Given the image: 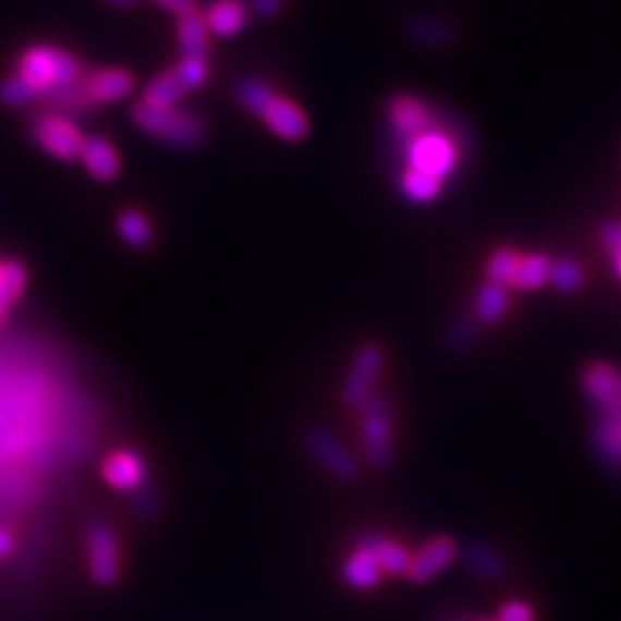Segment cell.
<instances>
[{
	"label": "cell",
	"mask_w": 621,
	"mask_h": 621,
	"mask_svg": "<svg viewBox=\"0 0 621 621\" xmlns=\"http://www.w3.org/2000/svg\"><path fill=\"white\" fill-rule=\"evenodd\" d=\"M600 240H604V244L610 248V252H619L621 248V221H612V223H606L604 228H600Z\"/></svg>",
	"instance_id": "836d02e7"
},
{
	"label": "cell",
	"mask_w": 621,
	"mask_h": 621,
	"mask_svg": "<svg viewBox=\"0 0 621 621\" xmlns=\"http://www.w3.org/2000/svg\"><path fill=\"white\" fill-rule=\"evenodd\" d=\"M31 136L41 150L60 161L78 159L83 141H86V136L78 130V124L58 111L37 115L31 124Z\"/></svg>",
	"instance_id": "5b68a950"
},
{
	"label": "cell",
	"mask_w": 621,
	"mask_h": 621,
	"mask_svg": "<svg viewBox=\"0 0 621 621\" xmlns=\"http://www.w3.org/2000/svg\"><path fill=\"white\" fill-rule=\"evenodd\" d=\"M612 258H614V269H617V275L621 277V248H619V252H614V254H612Z\"/></svg>",
	"instance_id": "ab89813d"
},
{
	"label": "cell",
	"mask_w": 621,
	"mask_h": 621,
	"mask_svg": "<svg viewBox=\"0 0 621 621\" xmlns=\"http://www.w3.org/2000/svg\"><path fill=\"white\" fill-rule=\"evenodd\" d=\"M360 438L370 467L385 470L391 463V410L382 397H370L362 405Z\"/></svg>",
	"instance_id": "8992f818"
},
{
	"label": "cell",
	"mask_w": 621,
	"mask_h": 621,
	"mask_svg": "<svg viewBox=\"0 0 621 621\" xmlns=\"http://www.w3.org/2000/svg\"><path fill=\"white\" fill-rule=\"evenodd\" d=\"M412 33L419 41H424V45H445L447 35H449V31L442 24H438V21H433V19L414 21Z\"/></svg>",
	"instance_id": "1f68e13d"
},
{
	"label": "cell",
	"mask_w": 621,
	"mask_h": 621,
	"mask_svg": "<svg viewBox=\"0 0 621 621\" xmlns=\"http://www.w3.org/2000/svg\"><path fill=\"white\" fill-rule=\"evenodd\" d=\"M387 120L391 124L393 136H397L401 143L428 130L435 122L428 104H424L419 97H414V95L391 97L387 104Z\"/></svg>",
	"instance_id": "7c38bea8"
},
{
	"label": "cell",
	"mask_w": 621,
	"mask_h": 621,
	"mask_svg": "<svg viewBox=\"0 0 621 621\" xmlns=\"http://www.w3.org/2000/svg\"><path fill=\"white\" fill-rule=\"evenodd\" d=\"M186 95H190V90H186L180 74L175 72V68H169L159 72L148 86H145L141 101L153 104V107H178L180 99Z\"/></svg>",
	"instance_id": "ffe728a7"
},
{
	"label": "cell",
	"mask_w": 621,
	"mask_h": 621,
	"mask_svg": "<svg viewBox=\"0 0 621 621\" xmlns=\"http://www.w3.org/2000/svg\"><path fill=\"white\" fill-rule=\"evenodd\" d=\"M178 45L182 58H207L210 53V31L205 26L203 12L196 8L178 16Z\"/></svg>",
	"instance_id": "e0dca14e"
},
{
	"label": "cell",
	"mask_w": 621,
	"mask_h": 621,
	"mask_svg": "<svg viewBox=\"0 0 621 621\" xmlns=\"http://www.w3.org/2000/svg\"><path fill=\"white\" fill-rule=\"evenodd\" d=\"M132 120L143 134L178 150H194L207 136L203 118L180 107H153V104L136 101Z\"/></svg>",
	"instance_id": "3957f363"
},
{
	"label": "cell",
	"mask_w": 621,
	"mask_h": 621,
	"mask_svg": "<svg viewBox=\"0 0 621 621\" xmlns=\"http://www.w3.org/2000/svg\"><path fill=\"white\" fill-rule=\"evenodd\" d=\"M118 235L134 248L153 244V226L138 210H124L118 217Z\"/></svg>",
	"instance_id": "d4e9b609"
},
{
	"label": "cell",
	"mask_w": 621,
	"mask_h": 621,
	"mask_svg": "<svg viewBox=\"0 0 621 621\" xmlns=\"http://www.w3.org/2000/svg\"><path fill=\"white\" fill-rule=\"evenodd\" d=\"M360 546H364L366 550H370V555L378 559V564L382 569V573L389 575H405L407 564H410V552L397 544V541H389L385 536H376V534H368L364 536Z\"/></svg>",
	"instance_id": "44dd1931"
},
{
	"label": "cell",
	"mask_w": 621,
	"mask_h": 621,
	"mask_svg": "<svg viewBox=\"0 0 621 621\" xmlns=\"http://www.w3.org/2000/svg\"><path fill=\"white\" fill-rule=\"evenodd\" d=\"M78 159L97 182H111L120 173V155L104 136H86Z\"/></svg>",
	"instance_id": "9a60e30c"
},
{
	"label": "cell",
	"mask_w": 621,
	"mask_h": 621,
	"mask_svg": "<svg viewBox=\"0 0 621 621\" xmlns=\"http://www.w3.org/2000/svg\"><path fill=\"white\" fill-rule=\"evenodd\" d=\"M467 567L484 580H500L504 575V562L490 548L482 544H470L465 548Z\"/></svg>",
	"instance_id": "484cf974"
},
{
	"label": "cell",
	"mask_w": 621,
	"mask_h": 621,
	"mask_svg": "<svg viewBox=\"0 0 621 621\" xmlns=\"http://www.w3.org/2000/svg\"><path fill=\"white\" fill-rule=\"evenodd\" d=\"M497 621H534V612L523 600H509L497 614Z\"/></svg>",
	"instance_id": "d6a6232c"
},
{
	"label": "cell",
	"mask_w": 621,
	"mask_h": 621,
	"mask_svg": "<svg viewBox=\"0 0 621 621\" xmlns=\"http://www.w3.org/2000/svg\"><path fill=\"white\" fill-rule=\"evenodd\" d=\"M173 68L190 93L203 88L207 76H210V62H207V58H182L180 56V60Z\"/></svg>",
	"instance_id": "f1b7e54d"
},
{
	"label": "cell",
	"mask_w": 621,
	"mask_h": 621,
	"mask_svg": "<svg viewBox=\"0 0 621 621\" xmlns=\"http://www.w3.org/2000/svg\"><path fill=\"white\" fill-rule=\"evenodd\" d=\"M252 3V10L263 16V19H269V16H275L281 12V5H283V0H248Z\"/></svg>",
	"instance_id": "d590c367"
},
{
	"label": "cell",
	"mask_w": 621,
	"mask_h": 621,
	"mask_svg": "<svg viewBox=\"0 0 621 621\" xmlns=\"http://www.w3.org/2000/svg\"><path fill=\"white\" fill-rule=\"evenodd\" d=\"M385 355L378 345L364 343L348 370V378L341 389V399L348 407H362L373 397V385H376L380 370H382Z\"/></svg>",
	"instance_id": "52a82bcc"
},
{
	"label": "cell",
	"mask_w": 621,
	"mask_h": 621,
	"mask_svg": "<svg viewBox=\"0 0 621 621\" xmlns=\"http://www.w3.org/2000/svg\"><path fill=\"white\" fill-rule=\"evenodd\" d=\"M238 101L260 118L265 127L281 141L297 143L308 134V115L300 104L275 93L258 78H244L238 83Z\"/></svg>",
	"instance_id": "7a4b0ae2"
},
{
	"label": "cell",
	"mask_w": 621,
	"mask_h": 621,
	"mask_svg": "<svg viewBox=\"0 0 621 621\" xmlns=\"http://www.w3.org/2000/svg\"><path fill=\"white\" fill-rule=\"evenodd\" d=\"M583 387L587 397L598 405L600 412L621 407V370L606 364L594 362L583 370Z\"/></svg>",
	"instance_id": "4fadbf2b"
},
{
	"label": "cell",
	"mask_w": 621,
	"mask_h": 621,
	"mask_svg": "<svg viewBox=\"0 0 621 621\" xmlns=\"http://www.w3.org/2000/svg\"><path fill=\"white\" fill-rule=\"evenodd\" d=\"M88 569L97 585H115L120 577V550L113 529L104 523L90 525L86 534Z\"/></svg>",
	"instance_id": "ba28073f"
},
{
	"label": "cell",
	"mask_w": 621,
	"mask_h": 621,
	"mask_svg": "<svg viewBox=\"0 0 621 621\" xmlns=\"http://www.w3.org/2000/svg\"><path fill=\"white\" fill-rule=\"evenodd\" d=\"M343 580H345V585L352 587V589H373V587H378L380 585V580H382V569L378 564V559L370 555V550H366L364 546L357 544V548L352 550L348 557H345V562H343Z\"/></svg>",
	"instance_id": "ac0fdd59"
},
{
	"label": "cell",
	"mask_w": 621,
	"mask_h": 621,
	"mask_svg": "<svg viewBox=\"0 0 621 621\" xmlns=\"http://www.w3.org/2000/svg\"><path fill=\"white\" fill-rule=\"evenodd\" d=\"M518 260H521V254L515 252V248L511 246H500L497 252L488 258V265H486V279L488 283H495V285H511L513 281V275H515V267H518Z\"/></svg>",
	"instance_id": "4316f807"
},
{
	"label": "cell",
	"mask_w": 621,
	"mask_h": 621,
	"mask_svg": "<svg viewBox=\"0 0 621 621\" xmlns=\"http://www.w3.org/2000/svg\"><path fill=\"white\" fill-rule=\"evenodd\" d=\"M550 269H552V260L544 254H521V260H518L515 275L511 285L518 290H536L550 281Z\"/></svg>",
	"instance_id": "7402d4cb"
},
{
	"label": "cell",
	"mask_w": 621,
	"mask_h": 621,
	"mask_svg": "<svg viewBox=\"0 0 621 621\" xmlns=\"http://www.w3.org/2000/svg\"><path fill=\"white\" fill-rule=\"evenodd\" d=\"M26 288V267L19 260L3 263V297L8 304H14Z\"/></svg>",
	"instance_id": "4dcf8cb0"
},
{
	"label": "cell",
	"mask_w": 621,
	"mask_h": 621,
	"mask_svg": "<svg viewBox=\"0 0 621 621\" xmlns=\"http://www.w3.org/2000/svg\"><path fill=\"white\" fill-rule=\"evenodd\" d=\"M14 74L26 83L35 99H51L83 78L86 70L72 51L53 45H31L16 56Z\"/></svg>",
	"instance_id": "6da1fadb"
},
{
	"label": "cell",
	"mask_w": 621,
	"mask_h": 621,
	"mask_svg": "<svg viewBox=\"0 0 621 621\" xmlns=\"http://www.w3.org/2000/svg\"><path fill=\"white\" fill-rule=\"evenodd\" d=\"M401 145L407 169L438 180L449 178L461 159L459 141H455L453 134H449L447 130L438 127L435 122L428 130L407 138Z\"/></svg>",
	"instance_id": "277c9868"
},
{
	"label": "cell",
	"mask_w": 621,
	"mask_h": 621,
	"mask_svg": "<svg viewBox=\"0 0 621 621\" xmlns=\"http://www.w3.org/2000/svg\"><path fill=\"white\" fill-rule=\"evenodd\" d=\"M304 445L308 453L322 465L327 474L334 476L341 482H352L357 476V463L348 449L337 440L325 428H310L304 438Z\"/></svg>",
	"instance_id": "9c48e42d"
},
{
	"label": "cell",
	"mask_w": 621,
	"mask_h": 621,
	"mask_svg": "<svg viewBox=\"0 0 621 621\" xmlns=\"http://www.w3.org/2000/svg\"><path fill=\"white\" fill-rule=\"evenodd\" d=\"M153 3H157L161 10L171 12L175 16H180L184 12H192V10L198 8V0H153Z\"/></svg>",
	"instance_id": "e575fe53"
},
{
	"label": "cell",
	"mask_w": 621,
	"mask_h": 621,
	"mask_svg": "<svg viewBox=\"0 0 621 621\" xmlns=\"http://www.w3.org/2000/svg\"><path fill=\"white\" fill-rule=\"evenodd\" d=\"M134 88H136V78L124 68H99L83 74V93H86L90 107L127 99L134 93Z\"/></svg>",
	"instance_id": "8fae6325"
},
{
	"label": "cell",
	"mask_w": 621,
	"mask_h": 621,
	"mask_svg": "<svg viewBox=\"0 0 621 621\" xmlns=\"http://www.w3.org/2000/svg\"><path fill=\"white\" fill-rule=\"evenodd\" d=\"M101 474L115 490H136L145 482V461L134 449H118L107 455Z\"/></svg>",
	"instance_id": "5bb4252c"
},
{
	"label": "cell",
	"mask_w": 621,
	"mask_h": 621,
	"mask_svg": "<svg viewBox=\"0 0 621 621\" xmlns=\"http://www.w3.org/2000/svg\"><path fill=\"white\" fill-rule=\"evenodd\" d=\"M109 5H113V8H120V10H127V8H132L136 0H107Z\"/></svg>",
	"instance_id": "74e56055"
},
{
	"label": "cell",
	"mask_w": 621,
	"mask_h": 621,
	"mask_svg": "<svg viewBox=\"0 0 621 621\" xmlns=\"http://www.w3.org/2000/svg\"><path fill=\"white\" fill-rule=\"evenodd\" d=\"M479 621H488V619H479ZM497 621V619H495Z\"/></svg>",
	"instance_id": "60d3db41"
},
{
	"label": "cell",
	"mask_w": 621,
	"mask_h": 621,
	"mask_svg": "<svg viewBox=\"0 0 621 621\" xmlns=\"http://www.w3.org/2000/svg\"><path fill=\"white\" fill-rule=\"evenodd\" d=\"M399 186H401V194L412 200V203H430L440 196L442 192V180L438 178H430V175H424L419 171H412V169H405L401 173V180H399Z\"/></svg>",
	"instance_id": "cb8c5ba5"
},
{
	"label": "cell",
	"mask_w": 621,
	"mask_h": 621,
	"mask_svg": "<svg viewBox=\"0 0 621 621\" xmlns=\"http://www.w3.org/2000/svg\"><path fill=\"white\" fill-rule=\"evenodd\" d=\"M455 555H459V544L451 536H435L426 541L417 552L410 555V564L405 575L412 583H428V580L438 577L445 569L453 564Z\"/></svg>",
	"instance_id": "30bf717a"
},
{
	"label": "cell",
	"mask_w": 621,
	"mask_h": 621,
	"mask_svg": "<svg viewBox=\"0 0 621 621\" xmlns=\"http://www.w3.org/2000/svg\"><path fill=\"white\" fill-rule=\"evenodd\" d=\"M203 19L210 35L233 37L246 26L248 8L244 0H212L207 10H203Z\"/></svg>",
	"instance_id": "2e32d148"
},
{
	"label": "cell",
	"mask_w": 621,
	"mask_h": 621,
	"mask_svg": "<svg viewBox=\"0 0 621 621\" xmlns=\"http://www.w3.org/2000/svg\"><path fill=\"white\" fill-rule=\"evenodd\" d=\"M594 440L600 455L614 470H621V407L600 412L594 428Z\"/></svg>",
	"instance_id": "d6986e66"
},
{
	"label": "cell",
	"mask_w": 621,
	"mask_h": 621,
	"mask_svg": "<svg viewBox=\"0 0 621 621\" xmlns=\"http://www.w3.org/2000/svg\"><path fill=\"white\" fill-rule=\"evenodd\" d=\"M8 302H5V297H3V263H0V308H5L8 310Z\"/></svg>",
	"instance_id": "f35d334b"
},
{
	"label": "cell",
	"mask_w": 621,
	"mask_h": 621,
	"mask_svg": "<svg viewBox=\"0 0 621 621\" xmlns=\"http://www.w3.org/2000/svg\"><path fill=\"white\" fill-rule=\"evenodd\" d=\"M33 101H35V95L14 72L0 81V104H3V107L21 109V107H26V104H33Z\"/></svg>",
	"instance_id": "f546056e"
},
{
	"label": "cell",
	"mask_w": 621,
	"mask_h": 621,
	"mask_svg": "<svg viewBox=\"0 0 621 621\" xmlns=\"http://www.w3.org/2000/svg\"><path fill=\"white\" fill-rule=\"evenodd\" d=\"M583 279H585V272H583V267H580V263L571 258H562V260L552 263L550 281L557 290H562V293H575V290L583 285Z\"/></svg>",
	"instance_id": "83f0119b"
},
{
	"label": "cell",
	"mask_w": 621,
	"mask_h": 621,
	"mask_svg": "<svg viewBox=\"0 0 621 621\" xmlns=\"http://www.w3.org/2000/svg\"><path fill=\"white\" fill-rule=\"evenodd\" d=\"M14 552V536L10 529L0 527V559L10 557Z\"/></svg>",
	"instance_id": "8d00e7d4"
},
{
	"label": "cell",
	"mask_w": 621,
	"mask_h": 621,
	"mask_svg": "<svg viewBox=\"0 0 621 621\" xmlns=\"http://www.w3.org/2000/svg\"><path fill=\"white\" fill-rule=\"evenodd\" d=\"M507 308H509V297L502 285L486 283L474 297V314L482 322L495 325L497 320L504 318Z\"/></svg>",
	"instance_id": "603a6c76"
}]
</instances>
